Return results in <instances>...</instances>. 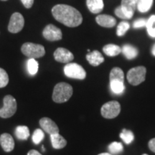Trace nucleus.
I'll list each match as a JSON object with an SVG mask.
<instances>
[{
	"label": "nucleus",
	"mask_w": 155,
	"mask_h": 155,
	"mask_svg": "<svg viewBox=\"0 0 155 155\" xmlns=\"http://www.w3.org/2000/svg\"><path fill=\"white\" fill-rule=\"evenodd\" d=\"M52 14L56 20L69 28H75L81 25L82 15L78 9L67 5H57L52 9Z\"/></svg>",
	"instance_id": "nucleus-1"
},
{
	"label": "nucleus",
	"mask_w": 155,
	"mask_h": 155,
	"mask_svg": "<svg viewBox=\"0 0 155 155\" xmlns=\"http://www.w3.org/2000/svg\"><path fill=\"white\" fill-rule=\"evenodd\" d=\"M73 95V88L66 83H59L55 86L53 93V100L58 104L66 102Z\"/></svg>",
	"instance_id": "nucleus-2"
},
{
	"label": "nucleus",
	"mask_w": 155,
	"mask_h": 155,
	"mask_svg": "<svg viewBox=\"0 0 155 155\" xmlns=\"http://www.w3.org/2000/svg\"><path fill=\"white\" fill-rule=\"evenodd\" d=\"M22 53L30 58H39L43 57L45 54V50L42 45L26 42L21 48Z\"/></svg>",
	"instance_id": "nucleus-3"
},
{
	"label": "nucleus",
	"mask_w": 155,
	"mask_h": 155,
	"mask_svg": "<svg viewBox=\"0 0 155 155\" xmlns=\"http://www.w3.org/2000/svg\"><path fill=\"white\" fill-rule=\"evenodd\" d=\"M17 101L11 95H7L3 99V107L0 109V117L3 119L10 118L16 113Z\"/></svg>",
	"instance_id": "nucleus-4"
},
{
	"label": "nucleus",
	"mask_w": 155,
	"mask_h": 155,
	"mask_svg": "<svg viewBox=\"0 0 155 155\" xmlns=\"http://www.w3.org/2000/svg\"><path fill=\"white\" fill-rule=\"evenodd\" d=\"M147 69L144 66H138L130 69L127 73V80L132 86H138L145 81Z\"/></svg>",
	"instance_id": "nucleus-5"
},
{
	"label": "nucleus",
	"mask_w": 155,
	"mask_h": 155,
	"mask_svg": "<svg viewBox=\"0 0 155 155\" xmlns=\"http://www.w3.org/2000/svg\"><path fill=\"white\" fill-rule=\"evenodd\" d=\"M64 73L67 77L78 80H83L86 77V72L84 68L75 63H68L64 67Z\"/></svg>",
	"instance_id": "nucleus-6"
},
{
	"label": "nucleus",
	"mask_w": 155,
	"mask_h": 155,
	"mask_svg": "<svg viewBox=\"0 0 155 155\" xmlns=\"http://www.w3.org/2000/svg\"><path fill=\"white\" fill-rule=\"evenodd\" d=\"M121 111V106L119 103L116 101H112L106 103L101 107V115L106 119H114L119 115Z\"/></svg>",
	"instance_id": "nucleus-7"
},
{
	"label": "nucleus",
	"mask_w": 155,
	"mask_h": 155,
	"mask_svg": "<svg viewBox=\"0 0 155 155\" xmlns=\"http://www.w3.org/2000/svg\"><path fill=\"white\" fill-rule=\"evenodd\" d=\"M24 24L25 19L22 15L19 12H15L11 16L8 30L12 33H17L22 30Z\"/></svg>",
	"instance_id": "nucleus-8"
},
{
	"label": "nucleus",
	"mask_w": 155,
	"mask_h": 155,
	"mask_svg": "<svg viewBox=\"0 0 155 155\" xmlns=\"http://www.w3.org/2000/svg\"><path fill=\"white\" fill-rule=\"evenodd\" d=\"M43 37L49 41H58L62 39L63 34L61 29L53 25H48L46 26L42 32Z\"/></svg>",
	"instance_id": "nucleus-9"
},
{
	"label": "nucleus",
	"mask_w": 155,
	"mask_h": 155,
	"mask_svg": "<svg viewBox=\"0 0 155 155\" xmlns=\"http://www.w3.org/2000/svg\"><path fill=\"white\" fill-rule=\"evenodd\" d=\"M54 58L59 63H68L74 59V55L68 50L63 48H59L54 53Z\"/></svg>",
	"instance_id": "nucleus-10"
},
{
	"label": "nucleus",
	"mask_w": 155,
	"mask_h": 155,
	"mask_svg": "<svg viewBox=\"0 0 155 155\" xmlns=\"http://www.w3.org/2000/svg\"><path fill=\"white\" fill-rule=\"evenodd\" d=\"M40 125L42 127V130L49 134L50 135L59 133V129L57 124L49 118L44 117L40 119Z\"/></svg>",
	"instance_id": "nucleus-11"
},
{
	"label": "nucleus",
	"mask_w": 155,
	"mask_h": 155,
	"mask_svg": "<svg viewBox=\"0 0 155 155\" xmlns=\"http://www.w3.org/2000/svg\"><path fill=\"white\" fill-rule=\"evenodd\" d=\"M138 0H121V8L123 10L127 19H131L137 9Z\"/></svg>",
	"instance_id": "nucleus-12"
},
{
	"label": "nucleus",
	"mask_w": 155,
	"mask_h": 155,
	"mask_svg": "<svg viewBox=\"0 0 155 155\" xmlns=\"http://www.w3.org/2000/svg\"><path fill=\"white\" fill-rule=\"evenodd\" d=\"M0 144L4 151L6 152H12L15 148V141L12 137L7 133L0 136Z\"/></svg>",
	"instance_id": "nucleus-13"
},
{
	"label": "nucleus",
	"mask_w": 155,
	"mask_h": 155,
	"mask_svg": "<svg viewBox=\"0 0 155 155\" xmlns=\"http://www.w3.org/2000/svg\"><path fill=\"white\" fill-rule=\"evenodd\" d=\"M96 21L100 26L104 28H111L115 26L116 24V19L114 17L108 15H98L96 18Z\"/></svg>",
	"instance_id": "nucleus-14"
},
{
	"label": "nucleus",
	"mask_w": 155,
	"mask_h": 155,
	"mask_svg": "<svg viewBox=\"0 0 155 155\" xmlns=\"http://www.w3.org/2000/svg\"><path fill=\"white\" fill-rule=\"evenodd\" d=\"M86 59L93 66H98L104 61V58L98 50H94L91 53H89L86 55Z\"/></svg>",
	"instance_id": "nucleus-15"
},
{
	"label": "nucleus",
	"mask_w": 155,
	"mask_h": 155,
	"mask_svg": "<svg viewBox=\"0 0 155 155\" xmlns=\"http://www.w3.org/2000/svg\"><path fill=\"white\" fill-rule=\"evenodd\" d=\"M86 5L89 11L94 14L100 13L104 7V0H86Z\"/></svg>",
	"instance_id": "nucleus-16"
},
{
	"label": "nucleus",
	"mask_w": 155,
	"mask_h": 155,
	"mask_svg": "<svg viewBox=\"0 0 155 155\" xmlns=\"http://www.w3.org/2000/svg\"><path fill=\"white\" fill-rule=\"evenodd\" d=\"M50 140L53 147L56 150L63 149L67 144V141L61 135H60L59 133L50 135Z\"/></svg>",
	"instance_id": "nucleus-17"
},
{
	"label": "nucleus",
	"mask_w": 155,
	"mask_h": 155,
	"mask_svg": "<svg viewBox=\"0 0 155 155\" xmlns=\"http://www.w3.org/2000/svg\"><path fill=\"white\" fill-rule=\"evenodd\" d=\"M121 52L128 60L134 59L139 54L138 50L131 45H124L121 48Z\"/></svg>",
	"instance_id": "nucleus-18"
},
{
	"label": "nucleus",
	"mask_w": 155,
	"mask_h": 155,
	"mask_svg": "<svg viewBox=\"0 0 155 155\" xmlns=\"http://www.w3.org/2000/svg\"><path fill=\"white\" fill-rule=\"evenodd\" d=\"M103 51L106 55L110 56V57H114V56L118 55L121 53V48L116 45L108 44L103 48Z\"/></svg>",
	"instance_id": "nucleus-19"
},
{
	"label": "nucleus",
	"mask_w": 155,
	"mask_h": 155,
	"mask_svg": "<svg viewBox=\"0 0 155 155\" xmlns=\"http://www.w3.org/2000/svg\"><path fill=\"white\" fill-rule=\"evenodd\" d=\"M15 136L19 140H27L30 137V130L26 126H18L15 129Z\"/></svg>",
	"instance_id": "nucleus-20"
},
{
	"label": "nucleus",
	"mask_w": 155,
	"mask_h": 155,
	"mask_svg": "<svg viewBox=\"0 0 155 155\" xmlns=\"http://www.w3.org/2000/svg\"><path fill=\"white\" fill-rule=\"evenodd\" d=\"M110 81H124V73L120 68H114L111 71L109 76Z\"/></svg>",
	"instance_id": "nucleus-21"
},
{
	"label": "nucleus",
	"mask_w": 155,
	"mask_h": 155,
	"mask_svg": "<svg viewBox=\"0 0 155 155\" xmlns=\"http://www.w3.org/2000/svg\"><path fill=\"white\" fill-rule=\"evenodd\" d=\"M153 5V0H138L137 8L141 13L148 12Z\"/></svg>",
	"instance_id": "nucleus-22"
},
{
	"label": "nucleus",
	"mask_w": 155,
	"mask_h": 155,
	"mask_svg": "<svg viewBox=\"0 0 155 155\" xmlns=\"http://www.w3.org/2000/svg\"><path fill=\"white\" fill-rule=\"evenodd\" d=\"M110 88L114 94L117 95L123 94L125 90L124 82L121 81H110Z\"/></svg>",
	"instance_id": "nucleus-23"
},
{
	"label": "nucleus",
	"mask_w": 155,
	"mask_h": 155,
	"mask_svg": "<svg viewBox=\"0 0 155 155\" xmlns=\"http://www.w3.org/2000/svg\"><path fill=\"white\" fill-rule=\"evenodd\" d=\"M146 28L149 35L155 38V15H152L148 20H147Z\"/></svg>",
	"instance_id": "nucleus-24"
},
{
	"label": "nucleus",
	"mask_w": 155,
	"mask_h": 155,
	"mask_svg": "<svg viewBox=\"0 0 155 155\" xmlns=\"http://www.w3.org/2000/svg\"><path fill=\"white\" fill-rule=\"evenodd\" d=\"M28 71L31 75H35L38 71V63L34 58H30L27 63Z\"/></svg>",
	"instance_id": "nucleus-25"
},
{
	"label": "nucleus",
	"mask_w": 155,
	"mask_h": 155,
	"mask_svg": "<svg viewBox=\"0 0 155 155\" xmlns=\"http://www.w3.org/2000/svg\"><path fill=\"white\" fill-rule=\"evenodd\" d=\"M120 137H121L122 140H123L127 144H131L134 141V134L132 131L127 130V129H124L122 130L121 133L120 134Z\"/></svg>",
	"instance_id": "nucleus-26"
},
{
	"label": "nucleus",
	"mask_w": 155,
	"mask_h": 155,
	"mask_svg": "<svg viewBox=\"0 0 155 155\" xmlns=\"http://www.w3.org/2000/svg\"><path fill=\"white\" fill-rule=\"evenodd\" d=\"M130 28V25L127 21H122L118 25L117 30H116V34L119 37L124 35L126 32Z\"/></svg>",
	"instance_id": "nucleus-27"
},
{
	"label": "nucleus",
	"mask_w": 155,
	"mask_h": 155,
	"mask_svg": "<svg viewBox=\"0 0 155 155\" xmlns=\"http://www.w3.org/2000/svg\"><path fill=\"white\" fill-rule=\"evenodd\" d=\"M123 145L120 142H112L111 144L108 146V150L113 154H118L123 151Z\"/></svg>",
	"instance_id": "nucleus-28"
},
{
	"label": "nucleus",
	"mask_w": 155,
	"mask_h": 155,
	"mask_svg": "<svg viewBox=\"0 0 155 155\" xmlns=\"http://www.w3.org/2000/svg\"><path fill=\"white\" fill-rule=\"evenodd\" d=\"M45 134L43 132V131L40 129H37L34 131L33 134H32V141H33L35 144H38L43 140Z\"/></svg>",
	"instance_id": "nucleus-29"
},
{
	"label": "nucleus",
	"mask_w": 155,
	"mask_h": 155,
	"mask_svg": "<svg viewBox=\"0 0 155 155\" xmlns=\"http://www.w3.org/2000/svg\"><path fill=\"white\" fill-rule=\"evenodd\" d=\"M9 76L7 73L3 68H0V88H4L8 84Z\"/></svg>",
	"instance_id": "nucleus-30"
},
{
	"label": "nucleus",
	"mask_w": 155,
	"mask_h": 155,
	"mask_svg": "<svg viewBox=\"0 0 155 155\" xmlns=\"http://www.w3.org/2000/svg\"><path fill=\"white\" fill-rule=\"evenodd\" d=\"M147 24V20L145 19H139L137 20L134 21V22L133 23V28L137 29V28H144L146 26Z\"/></svg>",
	"instance_id": "nucleus-31"
},
{
	"label": "nucleus",
	"mask_w": 155,
	"mask_h": 155,
	"mask_svg": "<svg viewBox=\"0 0 155 155\" xmlns=\"http://www.w3.org/2000/svg\"><path fill=\"white\" fill-rule=\"evenodd\" d=\"M115 14L116 16H117L118 17H119V18L123 19H128L127 16H126L124 13L123 10L121 9V6L118 7L117 8L115 9Z\"/></svg>",
	"instance_id": "nucleus-32"
},
{
	"label": "nucleus",
	"mask_w": 155,
	"mask_h": 155,
	"mask_svg": "<svg viewBox=\"0 0 155 155\" xmlns=\"http://www.w3.org/2000/svg\"><path fill=\"white\" fill-rule=\"evenodd\" d=\"M21 2H22L23 5L28 9L32 7V6L33 5L34 3V0H21Z\"/></svg>",
	"instance_id": "nucleus-33"
},
{
	"label": "nucleus",
	"mask_w": 155,
	"mask_h": 155,
	"mask_svg": "<svg viewBox=\"0 0 155 155\" xmlns=\"http://www.w3.org/2000/svg\"><path fill=\"white\" fill-rule=\"evenodd\" d=\"M149 147L152 151L153 152H155V138L151 139V140L149 141Z\"/></svg>",
	"instance_id": "nucleus-34"
},
{
	"label": "nucleus",
	"mask_w": 155,
	"mask_h": 155,
	"mask_svg": "<svg viewBox=\"0 0 155 155\" xmlns=\"http://www.w3.org/2000/svg\"><path fill=\"white\" fill-rule=\"evenodd\" d=\"M28 155H42V154H40V153L39 152H38L37 150H32L28 153Z\"/></svg>",
	"instance_id": "nucleus-35"
},
{
	"label": "nucleus",
	"mask_w": 155,
	"mask_h": 155,
	"mask_svg": "<svg viewBox=\"0 0 155 155\" xmlns=\"http://www.w3.org/2000/svg\"><path fill=\"white\" fill-rule=\"evenodd\" d=\"M152 53L153 55L155 56V44L153 45V47L152 48Z\"/></svg>",
	"instance_id": "nucleus-36"
},
{
	"label": "nucleus",
	"mask_w": 155,
	"mask_h": 155,
	"mask_svg": "<svg viewBox=\"0 0 155 155\" xmlns=\"http://www.w3.org/2000/svg\"><path fill=\"white\" fill-rule=\"evenodd\" d=\"M98 155H111V154H109V153H102V154H100Z\"/></svg>",
	"instance_id": "nucleus-37"
},
{
	"label": "nucleus",
	"mask_w": 155,
	"mask_h": 155,
	"mask_svg": "<svg viewBox=\"0 0 155 155\" xmlns=\"http://www.w3.org/2000/svg\"><path fill=\"white\" fill-rule=\"evenodd\" d=\"M45 149L44 146H42V152H45Z\"/></svg>",
	"instance_id": "nucleus-38"
},
{
	"label": "nucleus",
	"mask_w": 155,
	"mask_h": 155,
	"mask_svg": "<svg viewBox=\"0 0 155 155\" xmlns=\"http://www.w3.org/2000/svg\"><path fill=\"white\" fill-rule=\"evenodd\" d=\"M2 1H7V0H2Z\"/></svg>",
	"instance_id": "nucleus-39"
},
{
	"label": "nucleus",
	"mask_w": 155,
	"mask_h": 155,
	"mask_svg": "<svg viewBox=\"0 0 155 155\" xmlns=\"http://www.w3.org/2000/svg\"><path fill=\"white\" fill-rule=\"evenodd\" d=\"M142 155H148V154H142Z\"/></svg>",
	"instance_id": "nucleus-40"
}]
</instances>
